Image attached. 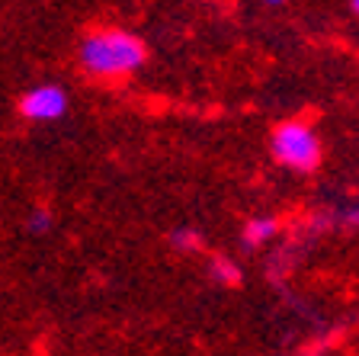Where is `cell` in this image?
Here are the masks:
<instances>
[{
	"label": "cell",
	"instance_id": "obj_1",
	"mask_svg": "<svg viewBox=\"0 0 359 356\" xmlns=\"http://www.w3.org/2000/svg\"><path fill=\"white\" fill-rule=\"evenodd\" d=\"M77 61L83 74L93 81H122L142 71L148 48L135 32L126 29H93L77 45Z\"/></svg>",
	"mask_w": 359,
	"mask_h": 356
},
{
	"label": "cell",
	"instance_id": "obj_2",
	"mask_svg": "<svg viewBox=\"0 0 359 356\" xmlns=\"http://www.w3.org/2000/svg\"><path fill=\"white\" fill-rule=\"evenodd\" d=\"M269 148L283 167L295 173H311L318 171L321 164V138L308 122L302 119H289V122H279L273 128V138H269Z\"/></svg>",
	"mask_w": 359,
	"mask_h": 356
},
{
	"label": "cell",
	"instance_id": "obj_3",
	"mask_svg": "<svg viewBox=\"0 0 359 356\" xmlns=\"http://www.w3.org/2000/svg\"><path fill=\"white\" fill-rule=\"evenodd\" d=\"M67 112V90L58 84H39L20 97V116L29 122H52Z\"/></svg>",
	"mask_w": 359,
	"mask_h": 356
},
{
	"label": "cell",
	"instance_id": "obj_4",
	"mask_svg": "<svg viewBox=\"0 0 359 356\" xmlns=\"http://www.w3.org/2000/svg\"><path fill=\"white\" fill-rule=\"evenodd\" d=\"M209 276H212V282L228 286V289H238L241 282H244V273H241L238 260L224 257V253H212L209 257Z\"/></svg>",
	"mask_w": 359,
	"mask_h": 356
},
{
	"label": "cell",
	"instance_id": "obj_5",
	"mask_svg": "<svg viewBox=\"0 0 359 356\" xmlns=\"http://www.w3.org/2000/svg\"><path fill=\"white\" fill-rule=\"evenodd\" d=\"M276 231H279V222L273 216H257L244 225L241 241H244V247H260V244H266V241H273Z\"/></svg>",
	"mask_w": 359,
	"mask_h": 356
},
{
	"label": "cell",
	"instance_id": "obj_6",
	"mask_svg": "<svg viewBox=\"0 0 359 356\" xmlns=\"http://www.w3.org/2000/svg\"><path fill=\"white\" fill-rule=\"evenodd\" d=\"M170 247L180 253H199V251H205V241H202V235L196 228L183 225V228L170 231Z\"/></svg>",
	"mask_w": 359,
	"mask_h": 356
},
{
	"label": "cell",
	"instance_id": "obj_7",
	"mask_svg": "<svg viewBox=\"0 0 359 356\" xmlns=\"http://www.w3.org/2000/svg\"><path fill=\"white\" fill-rule=\"evenodd\" d=\"M52 212L45 206H39V209H32L29 212V218H26V228H29V235H48L52 231Z\"/></svg>",
	"mask_w": 359,
	"mask_h": 356
},
{
	"label": "cell",
	"instance_id": "obj_8",
	"mask_svg": "<svg viewBox=\"0 0 359 356\" xmlns=\"http://www.w3.org/2000/svg\"><path fill=\"white\" fill-rule=\"evenodd\" d=\"M337 222L344 225V228L356 231V228H359V206H350V209H344V212L337 216Z\"/></svg>",
	"mask_w": 359,
	"mask_h": 356
},
{
	"label": "cell",
	"instance_id": "obj_9",
	"mask_svg": "<svg viewBox=\"0 0 359 356\" xmlns=\"http://www.w3.org/2000/svg\"><path fill=\"white\" fill-rule=\"evenodd\" d=\"M266 7H279V4H285V0H263Z\"/></svg>",
	"mask_w": 359,
	"mask_h": 356
},
{
	"label": "cell",
	"instance_id": "obj_10",
	"mask_svg": "<svg viewBox=\"0 0 359 356\" xmlns=\"http://www.w3.org/2000/svg\"><path fill=\"white\" fill-rule=\"evenodd\" d=\"M353 13H356V16H359V0H353Z\"/></svg>",
	"mask_w": 359,
	"mask_h": 356
},
{
	"label": "cell",
	"instance_id": "obj_11",
	"mask_svg": "<svg viewBox=\"0 0 359 356\" xmlns=\"http://www.w3.org/2000/svg\"><path fill=\"white\" fill-rule=\"evenodd\" d=\"M305 356H324V353H321V350H311V353H305Z\"/></svg>",
	"mask_w": 359,
	"mask_h": 356
}]
</instances>
